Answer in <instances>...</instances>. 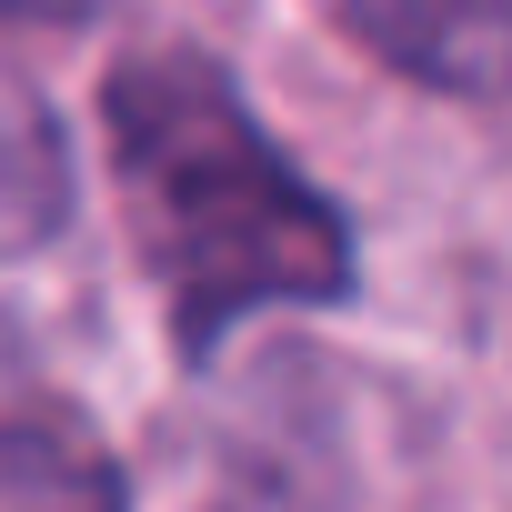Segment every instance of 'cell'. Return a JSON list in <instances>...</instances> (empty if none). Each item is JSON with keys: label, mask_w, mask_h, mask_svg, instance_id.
Wrapping results in <instances>:
<instances>
[{"label": "cell", "mask_w": 512, "mask_h": 512, "mask_svg": "<svg viewBox=\"0 0 512 512\" xmlns=\"http://www.w3.org/2000/svg\"><path fill=\"white\" fill-rule=\"evenodd\" d=\"M121 211L141 272L171 312L181 362H211L251 312L352 302V221L292 171V151L251 121L241 81L181 41L111 61L101 81Z\"/></svg>", "instance_id": "cell-1"}, {"label": "cell", "mask_w": 512, "mask_h": 512, "mask_svg": "<svg viewBox=\"0 0 512 512\" xmlns=\"http://www.w3.org/2000/svg\"><path fill=\"white\" fill-rule=\"evenodd\" d=\"M372 61H392L412 91L442 101H512V0H342Z\"/></svg>", "instance_id": "cell-2"}, {"label": "cell", "mask_w": 512, "mask_h": 512, "mask_svg": "<svg viewBox=\"0 0 512 512\" xmlns=\"http://www.w3.org/2000/svg\"><path fill=\"white\" fill-rule=\"evenodd\" d=\"M0 512H131V482L71 412H11L0 422Z\"/></svg>", "instance_id": "cell-3"}, {"label": "cell", "mask_w": 512, "mask_h": 512, "mask_svg": "<svg viewBox=\"0 0 512 512\" xmlns=\"http://www.w3.org/2000/svg\"><path fill=\"white\" fill-rule=\"evenodd\" d=\"M71 211V161L51 111L31 101V81L0 61V251H31L41 231H61Z\"/></svg>", "instance_id": "cell-4"}]
</instances>
